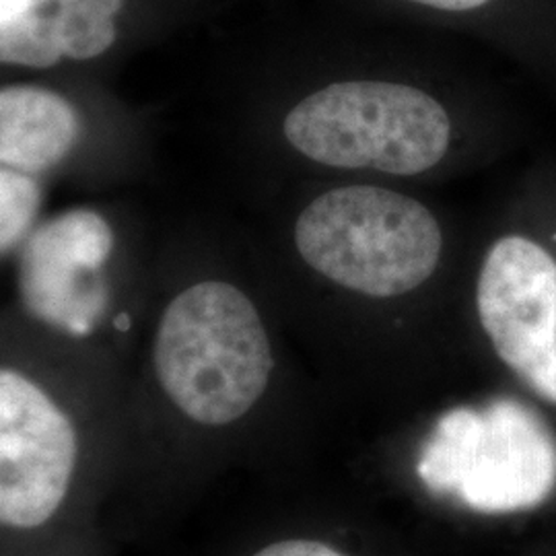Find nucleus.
<instances>
[{
  "mask_svg": "<svg viewBox=\"0 0 556 556\" xmlns=\"http://www.w3.org/2000/svg\"><path fill=\"white\" fill-rule=\"evenodd\" d=\"M523 132L526 122H464L435 91L394 79L328 85L301 101L285 122L287 140L301 155L390 178L438 172L462 142L489 157H505Z\"/></svg>",
  "mask_w": 556,
  "mask_h": 556,
  "instance_id": "nucleus-1",
  "label": "nucleus"
},
{
  "mask_svg": "<svg viewBox=\"0 0 556 556\" xmlns=\"http://www.w3.org/2000/svg\"><path fill=\"white\" fill-rule=\"evenodd\" d=\"M472 307L501 367L556 406V160L530 165L472 254Z\"/></svg>",
  "mask_w": 556,
  "mask_h": 556,
  "instance_id": "nucleus-2",
  "label": "nucleus"
},
{
  "mask_svg": "<svg viewBox=\"0 0 556 556\" xmlns=\"http://www.w3.org/2000/svg\"><path fill=\"white\" fill-rule=\"evenodd\" d=\"M295 243L319 275L381 301L431 285L450 254L445 225L429 204L376 184L324 192L301 213Z\"/></svg>",
  "mask_w": 556,
  "mask_h": 556,
  "instance_id": "nucleus-3",
  "label": "nucleus"
},
{
  "mask_svg": "<svg viewBox=\"0 0 556 556\" xmlns=\"http://www.w3.org/2000/svg\"><path fill=\"white\" fill-rule=\"evenodd\" d=\"M161 388L184 415L229 425L264 394L273 353L254 303L227 282H200L169 303L155 338Z\"/></svg>",
  "mask_w": 556,
  "mask_h": 556,
  "instance_id": "nucleus-4",
  "label": "nucleus"
},
{
  "mask_svg": "<svg viewBox=\"0 0 556 556\" xmlns=\"http://www.w3.org/2000/svg\"><path fill=\"white\" fill-rule=\"evenodd\" d=\"M418 475L470 509L514 514L555 491L556 439L540 415L509 397L482 410L457 408L439 420Z\"/></svg>",
  "mask_w": 556,
  "mask_h": 556,
  "instance_id": "nucleus-5",
  "label": "nucleus"
},
{
  "mask_svg": "<svg viewBox=\"0 0 556 556\" xmlns=\"http://www.w3.org/2000/svg\"><path fill=\"white\" fill-rule=\"evenodd\" d=\"M77 462L71 420L34 381L0 374V519L29 530L66 497Z\"/></svg>",
  "mask_w": 556,
  "mask_h": 556,
  "instance_id": "nucleus-6",
  "label": "nucleus"
},
{
  "mask_svg": "<svg viewBox=\"0 0 556 556\" xmlns=\"http://www.w3.org/2000/svg\"><path fill=\"white\" fill-rule=\"evenodd\" d=\"M112 245L110 225L93 211H68L46 223L21 258L25 307L71 334H89L108 299L100 268Z\"/></svg>",
  "mask_w": 556,
  "mask_h": 556,
  "instance_id": "nucleus-7",
  "label": "nucleus"
},
{
  "mask_svg": "<svg viewBox=\"0 0 556 556\" xmlns=\"http://www.w3.org/2000/svg\"><path fill=\"white\" fill-rule=\"evenodd\" d=\"M79 119L59 93L15 85L0 93V161L9 169L38 174L73 149Z\"/></svg>",
  "mask_w": 556,
  "mask_h": 556,
  "instance_id": "nucleus-8",
  "label": "nucleus"
},
{
  "mask_svg": "<svg viewBox=\"0 0 556 556\" xmlns=\"http://www.w3.org/2000/svg\"><path fill=\"white\" fill-rule=\"evenodd\" d=\"M124 0H56V36L62 54L96 59L116 41L114 15Z\"/></svg>",
  "mask_w": 556,
  "mask_h": 556,
  "instance_id": "nucleus-9",
  "label": "nucleus"
},
{
  "mask_svg": "<svg viewBox=\"0 0 556 556\" xmlns=\"http://www.w3.org/2000/svg\"><path fill=\"white\" fill-rule=\"evenodd\" d=\"M404 4H413V7H420V9H429L435 11L441 15H454V17H477V15H503L505 21L509 23L514 36H516L517 43H519V56L521 62L536 73V77L544 80V68H542V60L538 56L534 43L526 36V31L517 25L516 21L511 17H517L521 21L528 31L540 41V46L546 50V54L553 60L556 68V36L551 34L546 27H542L540 23L528 17L523 11H519L514 7V0H397Z\"/></svg>",
  "mask_w": 556,
  "mask_h": 556,
  "instance_id": "nucleus-10",
  "label": "nucleus"
},
{
  "mask_svg": "<svg viewBox=\"0 0 556 556\" xmlns=\"http://www.w3.org/2000/svg\"><path fill=\"white\" fill-rule=\"evenodd\" d=\"M56 36V9L50 7L0 23V60L4 64L50 68L62 59Z\"/></svg>",
  "mask_w": 556,
  "mask_h": 556,
  "instance_id": "nucleus-11",
  "label": "nucleus"
},
{
  "mask_svg": "<svg viewBox=\"0 0 556 556\" xmlns=\"http://www.w3.org/2000/svg\"><path fill=\"white\" fill-rule=\"evenodd\" d=\"M41 192L38 181L17 172L2 167L0 172V248L2 252L17 245L29 231L40 211Z\"/></svg>",
  "mask_w": 556,
  "mask_h": 556,
  "instance_id": "nucleus-12",
  "label": "nucleus"
},
{
  "mask_svg": "<svg viewBox=\"0 0 556 556\" xmlns=\"http://www.w3.org/2000/svg\"><path fill=\"white\" fill-rule=\"evenodd\" d=\"M254 556H344L334 548L314 540H285L273 544Z\"/></svg>",
  "mask_w": 556,
  "mask_h": 556,
  "instance_id": "nucleus-13",
  "label": "nucleus"
},
{
  "mask_svg": "<svg viewBox=\"0 0 556 556\" xmlns=\"http://www.w3.org/2000/svg\"><path fill=\"white\" fill-rule=\"evenodd\" d=\"M56 4V0H0V23Z\"/></svg>",
  "mask_w": 556,
  "mask_h": 556,
  "instance_id": "nucleus-14",
  "label": "nucleus"
},
{
  "mask_svg": "<svg viewBox=\"0 0 556 556\" xmlns=\"http://www.w3.org/2000/svg\"><path fill=\"white\" fill-rule=\"evenodd\" d=\"M114 326L118 330H128L130 328V318L126 314H119L118 318L114 319Z\"/></svg>",
  "mask_w": 556,
  "mask_h": 556,
  "instance_id": "nucleus-15",
  "label": "nucleus"
}]
</instances>
